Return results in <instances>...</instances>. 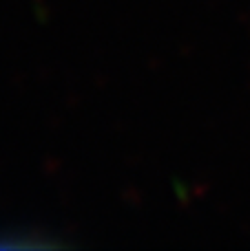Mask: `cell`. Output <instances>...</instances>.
<instances>
[{
    "instance_id": "6da1fadb",
    "label": "cell",
    "mask_w": 250,
    "mask_h": 251,
    "mask_svg": "<svg viewBox=\"0 0 250 251\" xmlns=\"http://www.w3.org/2000/svg\"><path fill=\"white\" fill-rule=\"evenodd\" d=\"M64 240L56 238V234L38 227H9L0 229V249H38V247H62Z\"/></svg>"
}]
</instances>
